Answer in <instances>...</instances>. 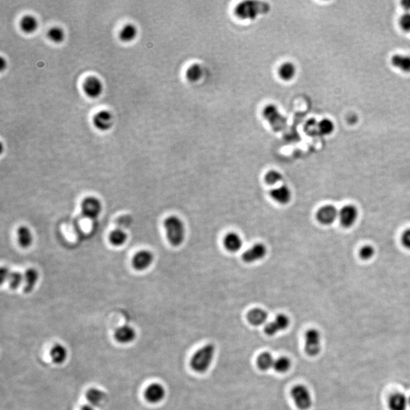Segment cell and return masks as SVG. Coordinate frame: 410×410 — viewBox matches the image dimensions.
<instances>
[{"label": "cell", "instance_id": "1", "mask_svg": "<svg viewBox=\"0 0 410 410\" xmlns=\"http://www.w3.org/2000/svg\"><path fill=\"white\" fill-rule=\"evenodd\" d=\"M163 226L169 244L174 247L181 246L186 237V227L183 221L180 218L172 215L164 220Z\"/></svg>", "mask_w": 410, "mask_h": 410}, {"label": "cell", "instance_id": "2", "mask_svg": "<svg viewBox=\"0 0 410 410\" xmlns=\"http://www.w3.org/2000/svg\"><path fill=\"white\" fill-rule=\"evenodd\" d=\"M215 346L207 344L194 352L190 360V366L194 372L204 373L209 369L215 355Z\"/></svg>", "mask_w": 410, "mask_h": 410}, {"label": "cell", "instance_id": "3", "mask_svg": "<svg viewBox=\"0 0 410 410\" xmlns=\"http://www.w3.org/2000/svg\"><path fill=\"white\" fill-rule=\"evenodd\" d=\"M291 397L299 410H309L313 406L312 394L305 385L295 386L291 390Z\"/></svg>", "mask_w": 410, "mask_h": 410}, {"label": "cell", "instance_id": "4", "mask_svg": "<svg viewBox=\"0 0 410 410\" xmlns=\"http://www.w3.org/2000/svg\"><path fill=\"white\" fill-rule=\"evenodd\" d=\"M321 350V335L317 329H310L305 336V351L306 353L315 357Z\"/></svg>", "mask_w": 410, "mask_h": 410}, {"label": "cell", "instance_id": "5", "mask_svg": "<svg viewBox=\"0 0 410 410\" xmlns=\"http://www.w3.org/2000/svg\"><path fill=\"white\" fill-rule=\"evenodd\" d=\"M82 214L85 218L95 219L101 212L102 204L95 197L85 198L81 204Z\"/></svg>", "mask_w": 410, "mask_h": 410}, {"label": "cell", "instance_id": "6", "mask_svg": "<svg viewBox=\"0 0 410 410\" xmlns=\"http://www.w3.org/2000/svg\"><path fill=\"white\" fill-rule=\"evenodd\" d=\"M359 216L357 208L352 204H347L339 211L338 220L344 227L349 228L355 224Z\"/></svg>", "mask_w": 410, "mask_h": 410}, {"label": "cell", "instance_id": "7", "mask_svg": "<svg viewBox=\"0 0 410 410\" xmlns=\"http://www.w3.org/2000/svg\"><path fill=\"white\" fill-rule=\"evenodd\" d=\"M339 211L334 205L327 204L319 208L316 214V219L320 224L331 225L338 219Z\"/></svg>", "mask_w": 410, "mask_h": 410}, {"label": "cell", "instance_id": "8", "mask_svg": "<svg viewBox=\"0 0 410 410\" xmlns=\"http://www.w3.org/2000/svg\"><path fill=\"white\" fill-rule=\"evenodd\" d=\"M267 252V249L265 245L261 243H256L243 253L242 258L244 262L251 264L263 259Z\"/></svg>", "mask_w": 410, "mask_h": 410}, {"label": "cell", "instance_id": "9", "mask_svg": "<svg viewBox=\"0 0 410 410\" xmlns=\"http://www.w3.org/2000/svg\"><path fill=\"white\" fill-rule=\"evenodd\" d=\"M84 92L91 98H97L101 95L103 90V83L100 78L96 76H89L84 81Z\"/></svg>", "mask_w": 410, "mask_h": 410}, {"label": "cell", "instance_id": "10", "mask_svg": "<svg viewBox=\"0 0 410 410\" xmlns=\"http://www.w3.org/2000/svg\"><path fill=\"white\" fill-rule=\"evenodd\" d=\"M289 325V319L286 315H278L274 320L266 324L264 332L267 335L274 336L278 333L286 330Z\"/></svg>", "mask_w": 410, "mask_h": 410}, {"label": "cell", "instance_id": "11", "mask_svg": "<svg viewBox=\"0 0 410 410\" xmlns=\"http://www.w3.org/2000/svg\"><path fill=\"white\" fill-rule=\"evenodd\" d=\"M154 254L148 250H141L135 253L131 260L133 268L137 271H144L153 263Z\"/></svg>", "mask_w": 410, "mask_h": 410}, {"label": "cell", "instance_id": "12", "mask_svg": "<svg viewBox=\"0 0 410 410\" xmlns=\"http://www.w3.org/2000/svg\"><path fill=\"white\" fill-rule=\"evenodd\" d=\"M93 124L96 129L100 131H108L113 125V117L107 110H100L93 117Z\"/></svg>", "mask_w": 410, "mask_h": 410}, {"label": "cell", "instance_id": "13", "mask_svg": "<svg viewBox=\"0 0 410 410\" xmlns=\"http://www.w3.org/2000/svg\"><path fill=\"white\" fill-rule=\"evenodd\" d=\"M264 117L267 121L271 123L273 128H278L281 130V127L284 124V118L279 113L278 108L274 105H268L264 108Z\"/></svg>", "mask_w": 410, "mask_h": 410}, {"label": "cell", "instance_id": "14", "mask_svg": "<svg viewBox=\"0 0 410 410\" xmlns=\"http://www.w3.org/2000/svg\"><path fill=\"white\" fill-rule=\"evenodd\" d=\"M165 388L159 384H153L148 386L145 392L147 401L151 404H158L165 397Z\"/></svg>", "mask_w": 410, "mask_h": 410}, {"label": "cell", "instance_id": "15", "mask_svg": "<svg viewBox=\"0 0 410 410\" xmlns=\"http://www.w3.org/2000/svg\"><path fill=\"white\" fill-rule=\"evenodd\" d=\"M222 244L226 251L232 253L237 252L243 246V239L238 233L231 232L224 236Z\"/></svg>", "mask_w": 410, "mask_h": 410}, {"label": "cell", "instance_id": "16", "mask_svg": "<svg viewBox=\"0 0 410 410\" xmlns=\"http://www.w3.org/2000/svg\"><path fill=\"white\" fill-rule=\"evenodd\" d=\"M271 198L276 202L281 204H286L291 201L292 192L287 186L283 185L278 188L274 189L270 191Z\"/></svg>", "mask_w": 410, "mask_h": 410}, {"label": "cell", "instance_id": "17", "mask_svg": "<svg viewBox=\"0 0 410 410\" xmlns=\"http://www.w3.org/2000/svg\"><path fill=\"white\" fill-rule=\"evenodd\" d=\"M268 315L264 309L254 308L249 311L247 314V320L249 324L253 326H261L265 324Z\"/></svg>", "mask_w": 410, "mask_h": 410}, {"label": "cell", "instance_id": "18", "mask_svg": "<svg viewBox=\"0 0 410 410\" xmlns=\"http://www.w3.org/2000/svg\"><path fill=\"white\" fill-rule=\"evenodd\" d=\"M135 331L129 326H123L117 329L115 332V339L117 342L121 344H128L134 341L135 338Z\"/></svg>", "mask_w": 410, "mask_h": 410}, {"label": "cell", "instance_id": "19", "mask_svg": "<svg viewBox=\"0 0 410 410\" xmlns=\"http://www.w3.org/2000/svg\"><path fill=\"white\" fill-rule=\"evenodd\" d=\"M388 407L390 410H407L409 407L408 397L401 393L393 394L389 399Z\"/></svg>", "mask_w": 410, "mask_h": 410}, {"label": "cell", "instance_id": "20", "mask_svg": "<svg viewBox=\"0 0 410 410\" xmlns=\"http://www.w3.org/2000/svg\"><path fill=\"white\" fill-rule=\"evenodd\" d=\"M38 272L34 268H29L25 271L24 274V281H25L24 292L25 293H29L33 290L38 281Z\"/></svg>", "mask_w": 410, "mask_h": 410}, {"label": "cell", "instance_id": "21", "mask_svg": "<svg viewBox=\"0 0 410 410\" xmlns=\"http://www.w3.org/2000/svg\"><path fill=\"white\" fill-rule=\"evenodd\" d=\"M138 34V29L133 24H126L123 27L119 33V37L121 41L124 43H130L136 38Z\"/></svg>", "mask_w": 410, "mask_h": 410}, {"label": "cell", "instance_id": "22", "mask_svg": "<svg viewBox=\"0 0 410 410\" xmlns=\"http://www.w3.org/2000/svg\"><path fill=\"white\" fill-rule=\"evenodd\" d=\"M20 28L25 33H33L38 28L37 19L32 15H25L21 19Z\"/></svg>", "mask_w": 410, "mask_h": 410}, {"label": "cell", "instance_id": "23", "mask_svg": "<svg viewBox=\"0 0 410 410\" xmlns=\"http://www.w3.org/2000/svg\"><path fill=\"white\" fill-rule=\"evenodd\" d=\"M18 242L22 248H29L33 242L32 231L27 226H20L17 230Z\"/></svg>", "mask_w": 410, "mask_h": 410}, {"label": "cell", "instance_id": "24", "mask_svg": "<svg viewBox=\"0 0 410 410\" xmlns=\"http://www.w3.org/2000/svg\"><path fill=\"white\" fill-rule=\"evenodd\" d=\"M391 63L404 72H410V56L396 54L392 57Z\"/></svg>", "mask_w": 410, "mask_h": 410}, {"label": "cell", "instance_id": "25", "mask_svg": "<svg viewBox=\"0 0 410 410\" xmlns=\"http://www.w3.org/2000/svg\"><path fill=\"white\" fill-rule=\"evenodd\" d=\"M296 68L292 63H284L278 69V75L280 78L284 81H290L296 75Z\"/></svg>", "mask_w": 410, "mask_h": 410}, {"label": "cell", "instance_id": "26", "mask_svg": "<svg viewBox=\"0 0 410 410\" xmlns=\"http://www.w3.org/2000/svg\"><path fill=\"white\" fill-rule=\"evenodd\" d=\"M86 397L87 400L89 401L92 405L98 407V406L103 404L106 395L101 390L96 388H92L87 392Z\"/></svg>", "mask_w": 410, "mask_h": 410}, {"label": "cell", "instance_id": "27", "mask_svg": "<svg viewBox=\"0 0 410 410\" xmlns=\"http://www.w3.org/2000/svg\"><path fill=\"white\" fill-rule=\"evenodd\" d=\"M50 356L53 362L57 364H62L65 362L67 358V351L63 346L57 344L52 348Z\"/></svg>", "mask_w": 410, "mask_h": 410}, {"label": "cell", "instance_id": "28", "mask_svg": "<svg viewBox=\"0 0 410 410\" xmlns=\"http://www.w3.org/2000/svg\"><path fill=\"white\" fill-rule=\"evenodd\" d=\"M274 362L272 355L269 352H263L257 357V365L259 369L262 371L269 370L274 367Z\"/></svg>", "mask_w": 410, "mask_h": 410}, {"label": "cell", "instance_id": "29", "mask_svg": "<svg viewBox=\"0 0 410 410\" xmlns=\"http://www.w3.org/2000/svg\"><path fill=\"white\" fill-rule=\"evenodd\" d=\"M126 233L120 229H114L110 233L109 236L110 243L114 246H121L124 244L127 240Z\"/></svg>", "mask_w": 410, "mask_h": 410}, {"label": "cell", "instance_id": "30", "mask_svg": "<svg viewBox=\"0 0 410 410\" xmlns=\"http://www.w3.org/2000/svg\"><path fill=\"white\" fill-rule=\"evenodd\" d=\"M186 75L190 82H198L203 75L202 68L198 64H193L186 70Z\"/></svg>", "mask_w": 410, "mask_h": 410}, {"label": "cell", "instance_id": "31", "mask_svg": "<svg viewBox=\"0 0 410 410\" xmlns=\"http://www.w3.org/2000/svg\"><path fill=\"white\" fill-rule=\"evenodd\" d=\"M47 37L54 43H61L65 39V32L60 27L54 26L47 32Z\"/></svg>", "mask_w": 410, "mask_h": 410}, {"label": "cell", "instance_id": "32", "mask_svg": "<svg viewBox=\"0 0 410 410\" xmlns=\"http://www.w3.org/2000/svg\"><path fill=\"white\" fill-rule=\"evenodd\" d=\"M318 134L323 135H331L334 130V124L329 119H323L317 123Z\"/></svg>", "mask_w": 410, "mask_h": 410}, {"label": "cell", "instance_id": "33", "mask_svg": "<svg viewBox=\"0 0 410 410\" xmlns=\"http://www.w3.org/2000/svg\"><path fill=\"white\" fill-rule=\"evenodd\" d=\"M291 367V361L287 357H280L274 362V369L278 373H286Z\"/></svg>", "mask_w": 410, "mask_h": 410}, {"label": "cell", "instance_id": "34", "mask_svg": "<svg viewBox=\"0 0 410 410\" xmlns=\"http://www.w3.org/2000/svg\"><path fill=\"white\" fill-rule=\"evenodd\" d=\"M8 285L9 287L12 289H16L21 286V284L24 281V275L22 273L18 272V271H13L11 272L9 276H8Z\"/></svg>", "mask_w": 410, "mask_h": 410}, {"label": "cell", "instance_id": "35", "mask_svg": "<svg viewBox=\"0 0 410 410\" xmlns=\"http://www.w3.org/2000/svg\"><path fill=\"white\" fill-rule=\"evenodd\" d=\"M283 180V176L280 172L276 170H270L264 176V181L267 185L274 186L281 183Z\"/></svg>", "mask_w": 410, "mask_h": 410}, {"label": "cell", "instance_id": "36", "mask_svg": "<svg viewBox=\"0 0 410 410\" xmlns=\"http://www.w3.org/2000/svg\"><path fill=\"white\" fill-rule=\"evenodd\" d=\"M375 253H376V251H375L373 246H370V245H366L360 249L359 255H360L361 258L363 260H369L373 257Z\"/></svg>", "mask_w": 410, "mask_h": 410}, {"label": "cell", "instance_id": "37", "mask_svg": "<svg viewBox=\"0 0 410 410\" xmlns=\"http://www.w3.org/2000/svg\"><path fill=\"white\" fill-rule=\"evenodd\" d=\"M400 26L404 32H410V12H406L405 14L400 17L399 21Z\"/></svg>", "mask_w": 410, "mask_h": 410}, {"label": "cell", "instance_id": "38", "mask_svg": "<svg viewBox=\"0 0 410 410\" xmlns=\"http://www.w3.org/2000/svg\"><path fill=\"white\" fill-rule=\"evenodd\" d=\"M306 131L309 135H317L318 134L317 129V123L315 120H309L306 125Z\"/></svg>", "mask_w": 410, "mask_h": 410}, {"label": "cell", "instance_id": "39", "mask_svg": "<svg viewBox=\"0 0 410 410\" xmlns=\"http://www.w3.org/2000/svg\"><path fill=\"white\" fill-rule=\"evenodd\" d=\"M401 241L404 247L410 250V229L404 231L401 237Z\"/></svg>", "mask_w": 410, "mask_h": 410}, {"label": "cell", "instance_id": "40", "mask_svg": "<svg viewBox=\"0 0 410 410\" xmlns=\"http://www.w3.org/2000/svg\"><path fill=\"white\" fill-rule=\"evenodd\" d=\"M10 273L7 267H2L1 268V274H0L1 275V282L3 283L4 281H7Z\"/></svg>", "mask_w": 410, "mask_h": 410}, {"label": "cell", "instance_id": "41", "mask_svg": "<svg viewBox=\"0 0 410 410\" xmlns=\"http://www.w3.org/2000/svg\"><path fill=\"white\" fill-rule=\"evenodd\" d=\"M401 5L403 8L407 11L410 10V0H404L401 2Z\"/></svg>", "mask_w": 410, "mask_h": 410}, {"label": "cell", "instance_id": "42", "mask_svg": "<svg viewBox=\"0 0 410 410\" xmlns=\"http://www.w3.org/2000/svg\"><path fill=\"white\" fill-rule=\"evenodd\" d=\"M81 410H94L93 407L92 406L89 405H85L82 407Z\"/></svg>", "mask_w": 410, "mask_h": 410}, {"label": "cell", "instance_id": "43", "mask_svg": "<svg viewBox=\"0 0 410 410\" xmlns=\"http://www.w3.org/2000/svg\"><path fill=\"white\" fill-rule=\"evenodd\" d=\"M409 400V407H410V396L408 397Z\"/></svg>", "mask_w": 410, "mask_h": 410}]
</instances>
